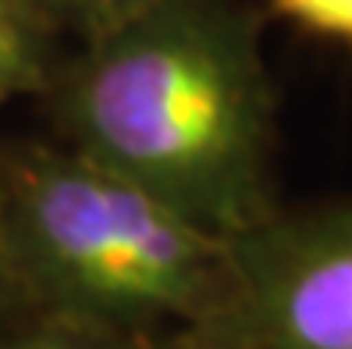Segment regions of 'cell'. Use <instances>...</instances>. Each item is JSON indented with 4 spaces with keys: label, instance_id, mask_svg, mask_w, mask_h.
Returning a JSON list of instances; mask_svg holds the SVG:
<instances>
[{
    "label": "cell",
    "instance_id": "cell-1",
    "mask_svg": "<svg viewBox=\"0 0 352 349\" xmlns=\"http://www.w3.org/2000/svg\"><path fill=\"white\" fill-rule=\"evenodd\" d=\"M263 29L250 0H150L57 65L60 147L217 235L256 229L285 203Z\"/></svg>",
    "mask_w": 352,
    "mask_h": 349
},
{
    "label": "cell",
    "instance_id": "cell-5",
    "mask_svg": "<svg viewBox=\"0 0 352 349\" xmlns=\"http://www.w3.org/2000/svg\"><path fill=\"white\" fill-rule=\"evenodd\" d=\"M18 4L57 39L72 36L75 43H86L146 8L150 0H18Z\"/></svg>",
    "mask_w": 352,
    "mask_h": 349
},
{
    "label": "cell",
    "instance_id": "cell-8",
    "mask_svg": "<svg viewBox=\"0 0 352 349\" xmlns=\"http://www.w3.org/2000/svg\"><path fill=\"white\" fill-rule=\"evenodd\" d=\"M132 349H217L199 328H182V332H164L153 339H139Z\"/></svg>",
    "mask_w": 352,
    "mask_h": 349
},
{
    "label": "cell",
    "instance_id": "cell-7",
    "mask_svg": "<svg viewBox=\"0 0 352 349\" xmlns=\"http://www.w3.org/2000/svg\"><path fill=\"white\" fill-rule=\"evenodd\" d=\"M0 349H132V342L96 339V335L68 332V328H57L47 321L14 317L8 324H0Z\"/></svg>",
    "mask_w": 352,
    "mask_h": 349
},
{
    "label": "cell",
    "instance_id": "cell-4",
    "mask_svg": "<svg viewBox=\"0 0 352 349\" xmlns=\"http://www.w3.org/2000/svg\"><path fill=\"white\" fill-rule=\"evenodd\" d=\"M57 36L18 0H0V107L18 96H43L57 72Z\"/></svg>",
    "mask_w": 352,
    "mask_h": 349
},
{
    "label": "cell",
    "instance_id": "cell-6",
    "mask_svg": "<svg viewBox=\"0 0 352 349\" xmlns=\"http://www.w3.org/2000/svg\"><path fill=\"white\" fill-rule=\"evenodd\" d=\"M263 14H274L324 43L352 47V0H267Z\"/></svg>",
    "mask_w": 352,
    "mask_h": 349
},
{
    "label": "cell",
    "instance_id": "cell-9",
    "mask_svg": "<svg viewBox=\"0 0 352 349\" xmlns=\"http://www.w3.org/2000/svg\"><path fill=\"white\" fill-rule=\"evenodd\" d=\"M18 314L14 303V285H11V271H8V250H4V211H0V324H8Z\"/></svg>",
    "mask_w": 352,
    "mask_h": 349
},
{
    "label": "cell",
    "instance_id": "cell-2",
    "mask_svg": "<svg viewBox=\"0 0 352 349\" xmlns=\"http://www.w3.org/2000/svg\"><path fill=\"white\" fill-rule=\"evenodd\" d=\"M0 211L32 321L135 342L206 324L232 285L228 235L60 142L0 150Z\"/></svg>",
    "mask_w": 352,
    "mask_h": 349
},
{
    "label": "cell",
    "instance_id": "cell-3",
    "mask_svg": "<svg viewBox=\"0 0 352 349\" xmlns=\"http://www.w3.org/2000/svg\"><path fill=\"white\" fill-rule=\"evenodd\" d=\"M196 328L217 349H352V189L235 235L228 296Z\"/></svg>",
    "mask_w": 352,
    "mask_h": 349
}]
</instances>
